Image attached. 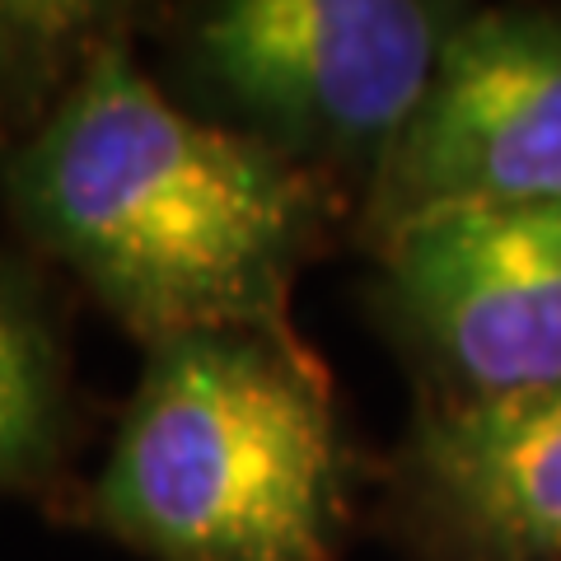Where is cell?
I'll use <instances>...</instances> for the list:
<instances>
[{
	"instance_id": "2",
	"label": "cell",
	"mask_w": 561,
	"mask_h": 561,
	"mask_svg": "<svg viewBox=\"0 0 561 561\" xmlns=\"http://www.w3.org/2000/svg\"><path fill=\"white\" fill-rule=\"evenodd\" d=\"M356 454L305 337L146 346L80 515L150 561H337Z\"/></svg>"
},
{
	"instance_id": "7",
	"label": "cell",
	"mask_w": 561,
	"mask_h": 561,
	"mask_svg": "<svg viewBox=\"0 0 561 561\" xmlns=\"http://www.w3.org/2000/svg\"><path fill=\"white\" fill-rule=\"evenodd\" d=\"M76 449V383L38 272L0 253V491L51 501Z\"/></svg>"
},
{
	"instance_id": "1",
	"label": "cell",
	"mask_w": 561,
	"mask_h": 561,
	"mask_svg": "<svg viewBox=\"0 0 561 561\" xmlns=\"http://www.w3.org/2000/svg\"><path fill=\"white\" fill-rule=\"evenodd\" d=\"M136 28L84 66L51 122L0 164L5 210L140 346L290 323L342 183L243 127L179 108L136 61Z\"/></svg>"
},
{
	"instance_id": "5",
	"label": "cell",
	"mask_w": 561,
	"mask_h": 561,
	"mask_svg": "<svg viewBox=\"0 0 561 561\" xmlns=\"http://www.w3.org/2000/svg\"><path fill=\"white\" fill-rule=\"evenodd\" d=\"M561 202V14L482 10L454 24L426 99L360 192L356 243L421 220Z\"/></svg>"
},
{
	"instance_id": "4",
	"label": "cell",
	"mask_w": 561,
	"mask_h": 561,
	"mask_svg": "<svg viewBox=\"0 0 561 561\" xmlns=\"http://www.w3.org/2000/svg\"><path fill=\"white\" fill-rule=\"evenodd\" d=\"M365 309L421 398L561 383V202L449 210L375 253Z\"/></svg>"
},
{
	"instance_id": "3",
	"label": "cell",
	"mask_w": 561,
	"mask_h": 561,
	"mask_svg": "<svg viewBox=\"0 0 561 561\" xmlns=\"http://www.w3.org/2000/svg\"><path fill=\"white\" fill-rule=\"evenodd\" d=\"M459 20L431 0H225L183 24L179 57L243 131L365 192Z\"/></svg>"
},
{
	"instance_id": "8",
	"label": "cell",
	"mask_w": 561,
	"mask_h": 561,
	"mask_svg": "<svg viewBox=\"0 0 561 561\" xmlns=\"http://www.w3.org/2000/svg\"><path fill=\"white\" fill-rule=\"evenodd\" d=\"M127 28L131 5L0 0V164L47 127L99 47Z\"/></svg>"
},
{
	"instance_id": "6",
	"label": "cell",
	"mask_w": 561,
	"mask_h": 561,
	"mask_svg": "<svg viewBox=\"0 0 561 561\" xmlns=\"http://www.w3.org/2000/svg\"><path fill=\"white\" fill-rule=\"evenodd\" d=\"M379 482L412 561H561V383L416 398Z\"/></svg>"
}]
</instances>
